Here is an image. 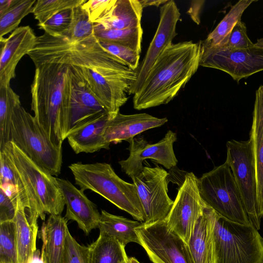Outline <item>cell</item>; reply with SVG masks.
Listing matches in <instances>:
<instances>
[{
    "label": "cell",
    "mask_w": 263,
    "mask_h": 263,
    "mask_svg": "<svg viewBox=\"0 0 263 263\" xmlns=\"http://www.w3.org/2000/svg\"><path fill=\"white\" fill-rule=\"evenodd\" d=\"M27 55L35 67L49 63L76 66L111 117L127 102L136 80V71L106 50L94 35L76 41L44 33Z\"/></svg>",
    "instance_id": "6da1fadb"
},
{
    "label": "cell",
    "mask_w": 263,
    "mask_h": 263,
    "mask_svg": "<svg viewBox=\"0 0 263 263\" xmlns=\"http://www.w3.org/2000/svg\"><path fill=\"white\" fill-rule=\"evenodd\" d=\"M200 57L199 43L185 41L170 45L134 95V108L140 110L171 101L197 71Z\"/></svg>",
    "instance_id": "7a4b0ae2"
},
{
    "label": "cell",
    "mask_w": 263,
    "mask_h": 263,
    "mask_svg": "<svg viewBox=\"0 0 263 263\" xmlns=\"http://www.w3.org/2000/svg\"><path fill=\"white\" fill-rule=\"evenodd\" d=\"M31 95V110L37 123L53 143H63L69 128V66L49 63L35 67Z\"/></svg>",
    "instance_id": "3957f363"
},
{
    "label": "cell",
    "mask_w": 263,
    "mask_h": 263,
    "mask_svg": "<svg viewBox=\"0 0 263 263\" xmlns=\"http://www.w3.org/2000/svg\"><path fill=\"white\" fill-rule=\"evenodd\" d=\"M4 149L25 186L29 202L27 215L30 223L38 227L37 219L44 220L46 213L61 215L65 204L57 178L31 160L13 142H8Z\"/></svg>",
    "instance_id": "277c9868"
},
{
    "label": "cell",
    "mask_w": 263,
    "mask_h": 263,
    "mask_svg": "<svg viewBox=\"0 0 263 263\" xmlns=\"http://www.w3.org/2000/svg\"><path fill=\"white\" fill-rule=\"evenodd\" d=\"M68 167L81 190L95 192L136 220L144 222V213L135 185L120 178L110 164L78 162Z\"/></svg>",
    "instance_id": "5b68a950"
},
{
    "label": "cell",
    "mask_w": 263,
    "mask_h": 263,
    "mask_svg": "<svg viewBox=\"0 0 263 263\" xmlns=\"http://www.w3.org/2000/svg\"><path fill=\"white\" fill-rule=\"evenodd\" d=\"M10 142L27 156L53 176H58L62 165V144L53 143L34 117L17 105L12 116Z\"/></svg>",
    "instance_id": "8992f818"
},
{
    "label": "cell",
    "mask_w": 263,
    "mask_h": 263,
    "mask_svg": "<svg viewBox=\"0 0 263 263\" xmlns=\"http://www.w3.org/2000/svg\"><path fill=\"white\" fill-rule=\"evenodd\" d=\"M217 263H262L263 237L252 225L232 221L211 208Z\"/></svg>",
    "instance_id": "52a82bcc"
},
{
    "label": "cell",
    "mask_w": 263,
    "mask_h": 263,
    "mask_svg": "<svg viewBox=\"0 0 263 263\" xmlns=\"http://www.w3.org/2000/svg\"><path fill=\"white\" fill-rule=\"evenodd\" d=\"M198 184L202 200L217 213L233 222L251 224L234 176L226 161L203 174L198 178Z\"/></svg>",
    "instance_id": "ba28073f"
},
{
    "label": "cell",
    "mask_w": 263,
    "mask_h": 263,
    "mask_svg": "<svg viewBox=\"0 0 263 263\" xmlns=\"http://www.w3.org/2000/svg\"><path fill=\"white\" fill-rule=\"evenodd\" d=\"M229 164L241 194L251 224L259 230V212L256 170L251 142L231 140L226 144Z\"/></svg>",
    "instance_id": "9c48e42d"
},
{
    "label": "cell",
    "mask_w": 263,
    "mask_h": 263,
    "mask_svg": "<svg viewBox=\"0 0 263 263\" xmlns=\"http://www.w3.org/2000/svg\"><path fill=\"white\" fill-rule=\"evenodd\" d=\"M135 231L153 263H194L187 244L167 226L164 220L142 223Z\"/></svg>",
    "instance_id": "30bf717a"
},
{
    "label": "cell",
    "mask_w": 263,
    "mask_h": 263,
    "mask_svg": "<svg viewBox=\"0 0 263 263\" xmlns=\"http://www.w3.org/2000/svg\"><path fill=\"white\" fill-rule=\"evenodd\" d=\"M200 48V66L223 71L237 82L263 70V38L243 49Z\"/></svg>",
    "instance_id": "8fae6325"
},
{
    "label": "cell",
    "mask_w": 263,
    "mask_h": 263,
    "mask_svg": "<svg viewBox=\"0 0 263 263\" xmlns=\"http://www.w3.org/2000/svg\"><path fill=\"white\" fill-rule=\"evenodd\" d=\"M198 179L192 172L186 174L173 204L164 219L167 227L187 244L197 220L203 214L206 205L200 196Z\"/></svg>",
    "instance_id": "7c38bea8"
},
{
    "label": "cell",
    "mask_w": 263,
    "mask_h": 263,
    "mask_svg": "<svg viewBox=\"0 0 263 263\" xmlns=\"http://www.w3.org/2000/svg\"><path fill=\"white\" fill-rule=\"evenodd\" d=\"M169 173L159 166H144L132 179L141 201L144 222L151 223L164 220L174 201L168 195Z\"/></svg>",
    "instance_id": "4fadbf2b"
},
{
    "label": "cell",
    "mask_w": 263,
    "mask_h": 263,
    "mask_svg": "<svg viewBox=\"0 0 263 263\" xmlns=\"http://www.w3.org/2000/svg\"><path fill=\"white\" fill-rule=\"evenodd\" d=\"M177 140L176 133L171 130L155 144L148 143L143 137H134L127 141L129 157L126 160L119 161L122 171L133 179L142 171L143 162L146 159H151L168 170L174 168L178 160L173 144Z\"/></svg>",
    "instance_id": "5bb4252c"
},
{
    "label": "cell",
    "mask_w": 263,
    "mask_h": 263,
    "mask_svg": "<svg viewBox=\"0 0 263 263\" xmlns=\"http://www.w3.org/2000/svg\"><path fill=\"white\" fill-rule=\"evenodd\" d=\"M180 13L176 3L169 0L160 9L159 23L146 54L136 70V80L129 94L134 95L145 81L149 71L162 53L176 36V26Z\"/></svg>",
    "instance_id": "9a60e30c"
},
{
    "label": "cell",
    "mask_w": 263,
    "mask_h": 263,
    "mask_svg": "<svg viewBox=\"0 0 263 263\" xmlns=\"http://www.w3.org/2000/svg\"><path fill=\"white\" fill-rule=\"evenodd\" d=\"M37 36L29 26L18 27L7 38H0V87L10 86L21 59L34 48Z\"/></svg>",
    "instance_id": "2e32d148"
},
{
    "label": "cell",
    "mask_w": 263,
    "mask_h": 263,
    "mask_svg": "<svg viewBox=\"0 0 263 263\" xmlns=\"http://www.w3.org/2000/svg\"><path fill=\"white\" fill-rule=\"evenodd\" d=\"M69 66L71 95L68 133L88 120L107 112L79 70L74 66Z\"/></svg>",
    "instance_id": "e0dca14e"
},
{
    "label": "cell",
    "mask_w": 263,
    "mask_h": 263,
    "mask_svg": "<svg viewBox=\"0 0 263 263\" xmlns=\"http://www.w3.org/2000/svg\"><path fill=\"white\" fill-rule=\"evenodd\" d=\"M63 195L66 212L65 218L76 221L86 235L98 228L101 217L96 205L84 192L77 188L69 180L57 178Z\"/></svg>",
    "instance_id": "ac0fdd59"
},
{
    "label": "cell",
    "mask_w": 263,
    "mask_h": 263,
    "mask_svg": "<svg viewBox=\"0 0 263 263\" xmlns=\"http://www.w3.org/2000/svg\"><path fill=\"white\" fill-rule=\"evenodd\" d=\"M167 121L166 118H158L146 113L123 115L119 112L108 121L104 138L109 144L128 141L144 131L161 126Z\"/></svg>",
    "instance_id": "d6986e66"
},
{
    "label": "cell",
    "mask_w": 263,
    "mask_h": 263,
    "mask_svg": "<svg viewBox=\"0 0 263 263\" xmlns=\"http://www.w3.org/2000/svg\"><path fill=\"white\" fill-rule=\"evenodd\" d=\"M112 118L107 113L99 115L70 131L67 139L76 154L93 153L102 149H109L110 144L104 138L108 121Z\"/></svg>",
    "instance_id": "ffe728a7"
},
{
    "label": "cell",
    "mask_w": 263,
    "mask_h": 263,
    "mask_svg": "<svg viewBox=\"0 0 263 263\" xmlns=\"http://www.w3.org/2000/svg\"><path fill=\"white\" fill-rule=\"evenodd\" d=\"M211 209L206 205L187 243L194 263H217Z\"/></svg>",
    "instance_id": "44dd1931"
},
{
    "label": "cell",
    "mask_w": 263,
    "mask_h": 263,
    "mask_svg": "<svg viewBox=\"0 0 263 263\" xmlns=\"http://www.w3.org/2000/svg\"><path fill=\"white\" fill-rule=\"evenodd\" d=\"M67 220L61 215H50L41 230V256L44 263H62L67 231Z\"/></svg>",
    "instance_id": "7402d4cb"
},
{
    "label": "cell",
    "mask_w": 263,
    "mask_h": 263,
    "mask_svg": "<svg viewBox=\"0 0 263 263\" xmlns=\"http://www.w3.org/2000/svg\"><path fill=\"white\" fill-rule=\"evenodd\" d=\"M249 139L256 170L259 212L263 217V86L255 93L252 127Z\"/></svg>",
    "instance_id": "603a6c76"
},
{
    "label": "cell",
    "mask_w": 263,
    "mask_h": 263,
    "mask_svg": "<svg viewBox=\"0 0 263 263\" xmlns=\"http://www.w3.org/2000/svg\"><path fill=\"white\" fill-rule=\"evenodd\" d=\"M143 9L139 0H115L105 15L96 23L106 29H135L141 26Z\"/></svg>",
    "instance_id": "cb8c5ba5"
},
{
    "label": "cell",
    "mask_w": 263,
    "mask_h": 263,
    "mask_svg": "<svg viewBox=\"0 0 263 263\" xmlns=\"http://www.w3.org/2000/svg\"><path fill=\"white\" fill-rule=\"evenodd\" d=\"M18 263H29L36 248L38 227L28 221L26 210L20 199L17 201L14 219Z\"/></svg>",
    "instance_id": "d4e9b609"
},
{
    "label": "cell",
    "mask_w": 263,
    "mask_h": 263,
    "mask_svg": "<svg viewBox=\"0 0 263 263\" xmlns=\"http://www.w3.org/2000/svg\"><path fill=\"white\" fill-rule=\"evenodd\" d=\"M142 223L102 210L98 228L100 234L112 237L125 247L130 242L140 245L135 229Z\"/></svg>",
    "instance_id": "484cf974"
},
{
    "label": "cell",
    "mask_w": 263,
    "mask_h": 263,
    "mask_svg": "<svg viewBox=\"0 0 263 263\" xmlns=\"http://www.w3.org/2000/svg\"><path fill=\"white\" fill-rule=\"evenodd\" d=\"M254 0H240L232 6L229 12L217 25L216 28L203 41L199 43L201 47L211 48L223 45L236 24L241 21L245 10Z\"/></svg>",
    "instance_id": "4316f807"
},
{
    "label": "cell",
    "mask_w": 263,
    "mask_h": 263,
    "mask_svg": "<svg viewBox=\"0 0 263 263\" xmlns=\"http://www.w3.org/2000/svg\"><path fill=\"white\" fill-rule=\"evenodd\" d=\"M88 247L89 263H122L127 260L125 246L116 239L100 234Z\"/></svg>",
    "instance_id": "83f0119b"
},
{
    "label": "cell",
    "mask_w": 263,
    "mask_h": 263,
    "mask_svg": "<svg viewBox=\"0 0 263 263\" xmlns=\"http://www.w3.org/2000/svg\"><path fill=\"white\" fill-rule=\"evenodd\" d=\"M94 35L99 41L122 45L141 53L143 36L142 26L128 30L111 29L94 23Z\"/></svg>",
    "instance_id": "f1b7e54d"
},
{
    "label": "cell",
    "mask_w": 263,
    "mask_h": 263,
    "mask_svg": "<svg viewBox=\"0 0 263 263\" xmlns=\"http://www.w3.org/2000/svg\"><path fill=\"white\" fill-rule=\"evenodd\" d=\"M20 103L19 96L10 86L0 87V151L10 142L11 124L14 109Z\"/></svg>",
    "instance_id": "f546056e"
},
{
    "label": "cell",
    "mask_w": 263,
    "mask_h": 263,
    "mask_svg": "<svg viewBox=\"0 0 263 263\" xmlns=\"http://www.w3.org/2000/svg\"><path fill=\"white\" fill-rule=\"evenodd\" d=\"M36 0H18L5 13L0 15V38L18 28L24 17L32 12Z\"/></svg>",
    "instance_id": "4dcf8cb0"
},
{
    "label": "cell",
    "mask_w": 263,
    "mask_h": 263,
    "mask_svg": "<svg viewBox=\"0 0 263 263\" xmlns=\"http://www.w3.org/2000/svg\"><path fill=\"white\" fill-rule=\"evenodd\" d=\"M94 35V23L82 5L72 8V17L68 29L62 36L71 41H80Z\"/></svg>",
    "instance_id": "1f68e13d"
},
{
    "label": "cell",
    "mask_w": 263,
    "mask_h": 263,
    "mask_svg": "<svg viewBox=\"0 0 263 263\" xmlns=\"http://www.w3.org/2000/svg\"><path fill=\"white\" fill-rule=\"evenodd\" d=\"M0 182L10 183L17 188L19 199L27 212L29 209V202L25 186L5 149L0 151Z\"/></svg>",
    "instance_id": "d6a6232c"
},
{
    "label": "cell",
    "mask_w": 263,
    "mask_h": 263,
    "mask_svg": "<svg viewBox=\"0 0 263 263\" xmlns=\"http://www.w3.org/2000/svg\"><path fill=\"white\" fill-rule=\"evenodd\" d=\"M0 263H18L14 220L0 223Z\"/></svg>",
    "instance_id": "836d02e7"
},
{
    "label": "cell",
    "mask_w": 263,
    "mask_h": 263,
    "mask_svg": "<svg viewBox=\"0 0 263 263\" xmlns=\"http://www.w3.org/2000/svg\"><path fill=\"white\" fill-rule=\"evenodd\" d=\"M85 0H37L32 13L38 24H42L51 16L64 9L83 4Z\"/></svg>",
    "instance_id": "e575fe53"
},
{
    "label": "cell",
    "mask_w": 263,
    "mask_h": 263,
    "mask_svg": "<svg viewBox=\"0 0 263 263\" xmlns=\"http://www.w3.org/2000/svg\"><path fill=\"white\" fill-rule=\"evenodd\" d=\"M72 17V9H64L54 14L42 24L39 28L45 33L54 36H62L68 29Z\"/></svg>",
    "instance_id": "d590c367"
},
{
    "label": "cell",
    "mask_w": 263,
    "mask_h": 263,
    "mask_svg": "<svg viewBox=\"0 0 263 263\" xmlns=\"http://www.w3.org/2000/svg\"><path fill=\"white\" fill-rule=\"evenodd\" d=\"M88 247L81 245L67 231L62 263H89Z\"/></svg>",
    "instance_id": "8d00e7d4"
},
{
    "label": "cell",
    "mask_w": 263,
    "mask_h": 263,
    "mask_svg": "<svg viewBox=\"0 0 263 263\" xmlns=\"http://www.w3.org/2000/svg\"><path fill=\"white\" fill-rule=\"evenodd\" d=\"M253 44L247 35L246 24L239 21L232 29L226 42L221 46L215 47L233 50L246 49Z\"/></svg>",
    "instance_id": "74e56055"
},
{
    "label": "cell",
    "mask_w": 263,
    "mask_h": 263,
    "mask_svg": "<svg viewBox=\"0 0 263 263\" xmlns=\"http://www.w3.org/2000/svg\"><path fill=\"white\" fill-rule=\"evenodd\" d=\"M99 42L106 50L120 59L131 69L135 71L137 69L140 65V53L122 45L104 41Z\"/></svg>",
    "instance_id": "f35d334b"
},
{
    "label": "cell",
    "mask_w": 263,
    "mask_h": 263,
    "mask_svg": "<svg viewBox=\"0 0 263 263\" xmlns=\"http://www.w3.org/2000/svg\"><path fill=\"white\" fill-rule=\"evenodd\" d=\"M115 0L86 1L82 7L87 11L90 21L96 23L107 12Z\"/></svg>",
    "instance_id": "ab89813d"
},
{
    "label": "cell",
    "mask_w": 263,
    "mask_h": 263,
    "mask_svg": "<svg viewBox=\"0 0 263 263\" xmlns=\"http://www.w3.org/2000/svg\"><path fill=\"white\" fill-rule=\"evenodd\" d=\"M16 209V206L13 201L0 190V223L13 221Z\"/></svg>",
    "instance_id": "60d3db41"
},
{
    "label": "cell",
    "mask_w": 263,
    "mask_h": 263,
    "mask_svg": "<svg viewBox=\"0 0 263 263\" xmlns=\"http://www.w3.org/2000/svg\"><path fill=\"white\" fill-rule=\"evenodd\" d=\"M204 3V1H193L187 12L192 20L197 24L200 22V14Z\"/></svg>",
    "instance_id": "b9f144b4"
},
{
    "label": "cell",
    "mask_w": 263,
    "mask_h": 263,
    "mask_svg": "<svg viewBox=\"0 0 263 263\" xmlns=\"http://www.w3.org/2000/svg\"><path fill=\"white\" fill-rule=\"evenodd\" d=\"M168 0H139L143 8L148 6L159 7L162 6Z\"/></svg>",
    "instance_id": "7bdbcfd3"
},
{
    "label": "cell",
    "mask_w": 263,
    "mask_h": 263,
    "mask_svg": "<svg viewBox=\"0 0 263 263\" xmlns=\"http://www.w3.org/2000/svg\"><path fill=\"white\" fill-rule=\"evenodd\" d=\"M18 0H0V15L12 7Z\"/></svg>",
    "instance_id": "ee69618b"
},
{
    "label": "cell",
    "mask_w": 263,
    "mask_h": 263,
    "mask_svg": "<svg viewBox=\"0 0 263 263\" xmlns=\"http://www.w3.org/2000/svg\"><path fill=\"white\" fill-rule=\"evenodd\" d=\"M29 263H44L41 256V252L36 250Z\"/></svg>",
    "instance_id": "f6af8a7d"
},
{
    "label": "cell",
    "mask_w": 263,
    "mask_h": 263,
    "mask_svg": "<svg viewBox=\"0 0 263 263\" xmlns=\"http://www.w3.org/2000/svg\"><path fill=\"white\" fill-rule=\"evenodd\" d=\"M128 260L129 263H141L134 257L128 258Z\"/></svg>",
    "instance_id": "bcb514c9"
},
{
    "label": "cell",
    "mask_w": 263,
    "mask_h": 263,
    "mask_svg": "<svg viewBox=\"0 0 263 263\" xmlns=\"http://www.w3.org/2000/svg\"><path fill=\"white\" fill-rule=\"evenodd\" d=\"M122 263H129L128 259Z\"/></svg>",
    "instance_id": "7dc6e473"
},
{
    "label": "cell",
    "mask_w": 263,
    "mask_h": 263,
    "mask_svg": "<svg viewBox=\"0 0 263 263\" xmlns=\"http://www.w3.org/2000/svg\"><path fill=\"white\" fill-rule=\"evenodd\" d=\"M262 263H263V262Z\"/></svg>",
    "instance_id": "c3c4849f"
}]
</instances>
